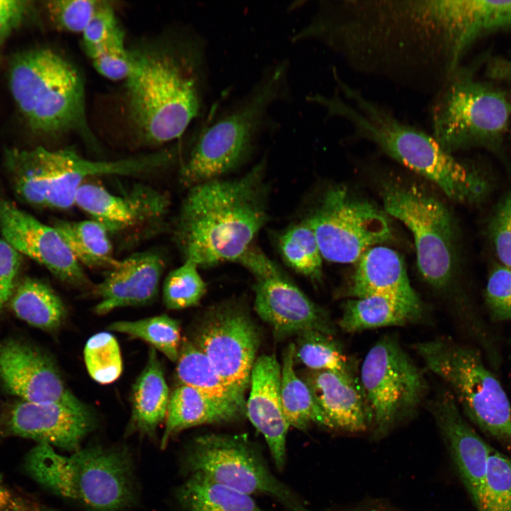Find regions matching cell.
Listing matches in <instances>:
<instances>
[{"label":"cell","mask_w":511,"mask_h":511,"mask_svg":"<svg viewBox=\"0 0 511 511\" xmlns=\"http://www.w3.org/2000/svg\"><path fill=\"white\" fill-rule=\"evenodd\" d=\"M456 16V0L322 1L292 40H317L358 73L434 95L466 53Z\"/></svg>","instance_id":"1"},{"label":"cell","mask_w":511,"mask_h":511,"mask_svg":"<svg viewBox=\"0 0 511 511\" xmlns=\"http://www.w3.org/2000/svg\"><path fill=\"white\" fill-rule=\"evenodd\" d=\"M265 160L241 177L220 178L189 188L175 238L185 260L210 267L237 261L267 222Z\"/></svg>","instance_id":"2"},{"label":"cell","mask_w":511,"mask_h":511,"mask_svg":"<svg viewBox=\"0 0 511 511\" xmlns=\"http://www.w3.org/2000/svg\"><path fill=\"white\" fill-rule=\"evenodd\" d=\"M204 44L186 40L172 50L131 52L126 79L129 116L148 145L180 137L199 116L204 102L207 63Z\"/></svg>","instance_id":"3"},{"label":"cell","mask_w":511,"mask_h":511,"mask_svg":"<svg viewBox=\"0 0 511 511\" xmlns=\"http://www.w3.org/2000/svg\"><path fill=\"white\" fill-rule=\"evenodd\" d=\"M352 136L375 144L387 155L434 182L450 199L463 203L481 200L488 190L485 179L446 151L428 133L405 123L366 97L353 92L338 110Z\"/></svg>","instance_id":"4"},{"label":"cell","mask_w":511,"mask_h":511,"mask_svg":"<svg viewBox=\"0 0 511 511\" xmlns=\"http://www.w3.org/2000/svg\"><path fill=\"white\" fill-rule=\"evenodd\" d=\"M289 62L268 67L251 88L201 128L180 170L190 188L219 179L241 165L272 125L270 111L289 91Z\"/></svg>","instance_id":"5"},{"label":"cell","mask_w":511,"mask_h":511,"mask_svg":"<svg viewBox=\"0 0 511 511\" xmlns=\"http://www.w3.org/2000/svg\"><path fill=\"white\" fill-rule=\"evenodd\" d=\"M175 150L114 160H92L72 148L6 150V166L13 187L23 201L40 207L67 209L75 205L79 187L99 176L143 177L167 167Z\"/></svg>","instance_id":"6"},{"label":"cell","mask_w":511,"mask_h":511,"mask_svg":"<svg viewBox=\"0 0 511 511\" xmlns=\"http://www.w3.org/2000/svg\"><path fill=\"white\" fill-rule=\"evenodd\" d=\"M23 468L45 490L91 511H121L136 500L133 461L124 448L94 446L64 456L38 444Z\"/></svg>","instance_id":"7"},{"label":"cell","mask_w":511,"mask_h":511,"mask_svg":"<svg viewBox=\"0 0 511 511\" xmlns=\"http://www.w3.org/2000/svg\"><path fill=\"white\" fill-rule=\"evenodd\" d=\"M9 86L33 132L49 136L74 132L93 143L83 80L61 55L44 48L18 54L10 67Z\"/></svg>","instance_id":"8"},{"label":"cell","mask_w":511,"mask_h":511,"mask_svg":"<svg viewBox=\"0 0 511 511\" xmlns=\"http://www.w3.org/2000/svg\"><path fill=\"white\" fill-rule=\"evenodd\" d=\"M427 368L450 387L461 410L489 437L511 449V405L475 349L449 338L415 345Z\"/></svg>","instance_id":"9"},{"label":"cell","mask_w":511,"mask_h":511,"mask_svg":"<svg viewBox=\"0 0 511 511\" xmlns=\"http://www.w3.org/2000/svg\"><path fill=\"white\" fill-rule=\"evenodd\" d=\"M182 466L188 474L201 472L214 482L248 495H266L287 511H312L271 472L261 449L245 435L207 433L185 449Z\"/></svg>","instance_id":"10"},{"label":"cell","mask_w":511,"mask_h":511,"mask_svg":"<svg viewBox=\"0 0 511 511\" xmlns=\"http://www.w3.org/2000/svg\"><path fill=\"white\" fill-rule=\"evenodd\" d=\"M429 115L431 135L451 153L501 136L511 103L499 90L457 72L434 95Z\"/></svg>","instance_id":"11"},{"label":"cell","mask_w":511,"mask_h":511,"mask_svg":"<svg viewBox=\"0 0 511 511\" xmlns=\"http://www.w3.org/2000/svg\"><path fill=\"white\" fill-rule=\"evenodd\" d=\"M361 383L375 440L412 417L427 388L419 368L392 335L381 337L368 351L361 368Z\"/></svg>","instance_id":"12"},{"label":"cell","mask_w":511,"mask_h":511,"mask_svg":"<svg viewBox=\"0 0 511 511\" xmlns=\"http://www.w3.org/2000/svg\"><path fill=\"white\" fill-rule=\"evenodd\" d=\"M382 199L385 211L412 233L423 278L436 288L444 287L451 279L454 264V228L447 207L414 185L386 184Z\"/></svg>","instance_id":"13"},{"label":"cell","mask_w":511,"mask_h":511,"mask_svg":"<svg viewBox=\"0 0 511 511\" xmlns=\"http://www.w3.org/2000/svg\"><path fill=\"white\" fill-rule=\"evenodd\" d=\"M306 220L322 258L334 263H356L366 251L391 237L383 212L342 186L326 191Z\"/></svg>","instance_id":"14"},{"label":"cell","mask_w":511,"mask_h":511,"mask_svg":"<svg viewBox=\"0 0 511 511\" xmlns=\"http://www.w3.org/2000/svg\"><path fill=\"white\" fill-rule=\"evenodd\" d=\"M193 344L224 381L245 399L260 345L259 331L250 317L238 307H216L199 325Z\"/></svg>","instance_id":"15"},{"label":"cell","mask_w":511,"mask_h":511,"mask_svg":"<svg viewBox=\"0 0 511 511\" xmlns=\"http://www.w3.org/2000/svg\"><path fill=\"white\" fill-rule=\"evenodd\" d=\"M0 231L20 254L40 263L60 281L77 288L90 285L82 265L53 226L0 199Z\"/></svg>","instance_id":"16"},{"label":"cell","mask_w":511,"mask_h":511,"mask_svg":"<svg viewBox=\"0 0 511 511\" xmlns=\"http://www.w3.org/2000/svg\"><path fill=\"white\" fill-rule=\"evenodd\" d=\"M0 379L9 392L21 401L87 407L67 388L51 359L21 341L0 342Z\"/></svg>","instance_id":"17"},{"label":"cell","mask_w":511,"mask_h":511,"mask_svg":"<svg viewBox=\"0 0 511 511\" xmlns=\"http://www.w3.org/2000/svg\"><path fill=\"white\" fill-rule=\"evenodd\" d=\"M254 309L278 339L315 330L334 336L336 329L322 307L309 300L279 268L256 279Z\"/></svg>","instance_id":"18"},{"label":"cell","mask_w":511,"mask_h":511,"mask_svg":"<svg viewBox=\"0 0 511 511\" xmlns=\"http://www.w3.org/2000/svg\"><path fill=\"white\" fill-rule=\"evenodd\" d=\"M169 204L166 194L143 185H136L128 193L118 195L99 185L85 182L75 198V205L102 224L109 234L138 231L159 221Z\"/></svg>","instance_id":"19"},{"label":"cell","mask_w":511,"mask_h":511,"mask_svg":"<svg viewBox=\"0 0 511 511\" xmlns=\"http://www.w3.org/2000/svg\"><path fill=\"white\" fill-rule=\"evenodd\" d=\"M95 426V417L88 407L79 409L57 403L20 401L10 409L4 432L74 452L80 449L81 442Z\"/></svg>","instance_id":"20"},{"label":"cell","mask_w":511,"mask_h":511,"mask_svg":"<svg viewBox=\"0 0 511 511\" xmlns=\"http://www.w3.org/2000/svg\"><path fill=\"white\" fill-rule=\"evenodd\" d=\"M429 409L460 479L473 501L493 448L466 420L451 391L439 392Z\"/></svg>","instance_id":"21"},{"label":"cell","mask_w":511,"mask_h":511,"mask_svg":"<svg viewBox=\"0 0 511 511\" xmlns=\"http://www.w3.org/2000/svg\"><path fill=\"white\" fill-rule=\"evenodd\" d=\"M165 266L163 256L154 251L116 260L94 288L99 298L94 312L104 315L117 308L148 304L158 295Z\"/></svg>","instance_id":"22"},{"label":"cell","mask_w":511,"mask_h":511,"mask_svg":"<svg viewBox=\"0 0 511 511\" xmlns=\"http://www.w3.org/2000/svg\"><path fill=\"white\" fill-rule=\"evenodd\" d=\"M280 379L281 365L275 354L257 358L251 372L246 415L263 436L275 466L282 471L290 426L281 403Z\"/></svg>","instance_id":"23"},{"label":"cell","mask_w":511,"mask_h":511,"mask_svg":"<svg viewBox=\"0 0 511 511\" xmlns=\"http://www.w3.org/2000/svg\"><path fill=\"white\" fill-rule=\"evenodd\" d=\"M304 381L334 429L361 433L371 428L369 407L354 376L311 370Z\"/></svg>","instance_id":"24"},{"label":"cell","mask_w":511,"mask_h":511,"mask_svg":"<svg viewBox=\"0 0 511 511\" xmlns=\"http://www.w3.org/2000/svg\"><path fill=\"white\" fill-rule=\"evenodd\" d=\"M346 290L352 298L380 295L407 302L421 301L412 287L401 256L388 247L375 246L358 259Z\"/></svg>","instance_id":"25"},{"label":"cell","mask_w":511,"mask_h":511,"mask_svg":"<svg viewBox=\"0 0 511 511\" xmlns=\"http://www.w3.org/2000/svg\"><path fill=\"white\" fill-rule=\"evenodd\" d=\"M170 396L163 366L156 350L150 348L146 365L133 385L129 431L153 436L166 417Z\"/></svg>","instance_id":"26"},{"label":"cell","mask_w":511,"mask_h":511,"mask_svg":"<svg viewBox=\"0 0 511 511\" xmlns=\"http://www.w3.org/2000/svg\"><path fill=\"white\" fill-rule=\"evenodd\" d=\"M243 414L241 411L219 404L193 388L180 385L170 396L161 449H165L173 436L186 429L233 422Z\"/></svg>","instance_id":"27"},{"label":"cell","mask_w":511,"mask_h":511,"mask_svg":"<svg viewBox=\"0 0 511 511\" xmlns=\"http://www.w3.org/2000/svg\"><path fill=\"white\" fill-rule=\"evenodd\" d=\"M422 314V302L371 295L344 302L338 324L344 331L354 333L415 322Z\"/></svg>","instance_id":"28"},{"label":"cell","mask_w":511,"mask_h":511,"mask_svg":"<svg viewBox=\"0 0 511 511\" xmlns=\"http://www.w3.org/2000/svg\"><path fill=\"white\" fill-rule=\"evenodd\" d=\"M176 363L180 385L193 388L218 403L246 414L245 399L224 381L207 357L193 343L182 342Z\"/></svg>","instance_id":"29"},{"label":"cell","mask_w":511,"mask_h":511,"mask_svg":"<svg viewBox=\"0 0 511 511\" xmlns=\"http://www.w3.org/2000/svg\"><path fill=\"white\" fill-rule=\"evenodd\" d=\"M182 511H266L247 494L219 484L201 472L189 474L176 490Z\"/></svg>","instance_id":"30"},{"label":"cell","mask_w":511,"mask_h":511,"mask_svg":"<svg viewBox=\"0 0 511 511\" xmlns=\"http://www.w3.org/2000/svg\"><path fill=\"white\" fill-rule=\"evenodd\" d=\"M295 360V344L290 343L283 353L280 379L281 403L289 426L304 431L314 423L334 429L307 384L296 374Z\"/></svg>","instance_id":"31"},{"label":"cell","mask_w":511,"mask_h":511,"mask_svg":"<svg viewBox=\"0 0 511 511\" xmlns=\"http://www.w3.org/2000/svg\"><path fill=\"white\" fill-rule=\"evenodd\" d=\"M11 308L18 318L28 324L49 331L60 328L67 314L62 301L50 286L29 278L14 290Z\"/></svg>","instance_id":"32"},{"label":"cell","mask_w":511,"mask_h":511,"mask_svg":"<svg viewBox=\"0 0 511 511\" xmlns=\"http://www.w3.org/2000/svg\"><path fill=\"white\" fill-rule=\"evenodd\" d=\"M53 226L82 265L108 270L116 261L110 234L98 221L56 220Z\"/></svg>","instance_id":"33"},{"label":"cell","mask_w":511,"mask_h":511,"mask_svg":"<svg viewBox=\"0 0 511 511\" xmlns=\"http://www.w3.org/2000/svg\"><path fill=\"white\" fill-rule=\"evenodd\" d=\"M295 357L312 370H329L354 376V364L332 335L310 330L298 335Z\"/></svg>","instance_id":"34"},{"label":"cell","mask_w":511,"mask_h":511,"mask_svg":"<svg viewBox=\"0 0 511 511\" xmlns=\"http://www.w3.org/2000/svg\"><path fill=\"white\" fill-rule=\"evenodd\" d=\"M281 255L292 269L314 280L322 273V256L316 236L307 220L288 229L279 238Z\"/></svg>","instance_id":"35"},{"label":"cell","mask_w":511,"mask_h":511,"mask_svg":"<svg viewBox=\"0 0 511 511\" xmlns=\"http://www.w3.org/2000/svg\"><path fill=\"white\" fill-rule=\"evenodd\" d=\"M108 329L146 341L172 362L178 358L181 346L180 323L167 314L136 321H117L109 324Z\"/></svg>","instance_id":"36"},{"label":"cell","mask_w":511,"mask_h":511,"mask_svg":"<svg viewBox=\"0 0 511 511\" xmlns=\"http://www.w3.org/2000/svg\"><path fill=\"white\" fill-rule=\"evenodd\" d=\"M473 502L478 511H511V458L493 449Z\"/></svg>","instance_id":"37"},{"label":"cell","mask_w":511,"mask_h":511,"mask_svg":"<svg viewBox=\"0 0 511 511\" xmlns=\"http://www.w3.org/2000/svg\"><path fill=\"white\" fill-rule=\"evenodd\" d=\"M198 265L189 259L166 276L163 285V300L171 310H179L197 304L207 291Z\"/></svg>","instance_id":"38"},{"label":"cell","mask_w":511,"mask_h":511,"mask_svg":"<svg viewBox=\"0 0 511 511\" xmlns=\"http://www.w3.org/2000/svg\"><path fill=\"white\" fill-rule=\"evenodd\" d=\"M84 359L91 378L100 384L116 380L123 370V362L119 343L109 332H99L92 336L84 348Z\"/></svg>","instance_id":"39"},{"label":"cell","mask_w":511,"mask_h":511,"mask_svg":"<svg viewBox=\"0 0 511 511\" xmlns=\"http://www.w3.org/2000/svg\"><path fill=\"white\" fill-rule=\"evenodd\" d=\"M96 70L111 80L127 78L131 68V52L125 47L124 33L119 28L101 43L85 50Z\"/></svg>","instance_id":"40"},{"label":"cell","mask_w":511,"mask_h":511,"mask_svg":"<svg viewBox=\"0 0 511 511\" xmlns=\"http://www.w3.org/2000/svg\"><path fill=\"white\" fill-rule=\"evenodd\" d=\"M99 1L53 0L46 4L52 21L60 28L82 33L97 11Z\"/></svg>","instance_id":"41"},{"label":"cell","mask_w":511,"mask_h":511,"mask_svg":"<svg viewBox=\"0 0 511 511\" xmlns=\"http://www.w3.org/2000/svg\"><path fill=\"white\" fill-rule=\"evenodd\" d=\"M485 302L494 321H511L510 268L500 264L491 270L485 286Z\"/></svg>","instance_id":"42"},{"label":"cell","mask_w":511,"mask_h":511,"mask_svg":"<svg viewBox=\"0 0 511 511\" xmlns=\"http://www.w3.org/2000/svg\"><path fill=\"white\" fill-rule=\"evenodd\" d=\"M490 234L500 263L511 268V190L495 209L490 224Z\"/></svg>","instance_id":"43"},{"label":"cell","mask_w":511,"mask_h":511,"mask_svg":"<svg viewBox=\"0 0 511 511\" xmlns=\"http://www.w3.org/2000/svg\"><path fill=\"white\" fill-rule=\"evenodd\" d=\"M119 28L112 7L106 1H101L82 33L84 50L101 43Z\"/></svg>","instance_id":"44"},{"label":"cell","mask_w":511,"mask_h":511,"mask_svg":"<svg viewBox=\"0 0 511 511\" xmlns=\"http://www.w3.org/2000/svg\"><path fill=\"white\" fill-rule=\"evenodd\" d=\"M20 265V253L0 239V309L12 296Z\"/></svg>","instance_id":"45"},{"label":"cell","mask_w":511,"mask_h":511,"mask_svg":"<svg viewBox=\"0 0 511 511\" xmlns=\"http://www.w3.org/2000/svg\"><path fill=\"white\" fill-rule=\"evenodd\" d=\"M33 9L28 1H0V42L21 26Z\"/></svg>","instance_id":"46"},{"label":"cell","mask_w":511,"mask_h":511,"mask_svg":"<svg viewBox=\"0 0 511 511\" xmlns=\"http://www.w3.org/2000/svg\"><path fill=\"white\" fill-rule=\"evenodd\" d=\"M0 511H56L0 483Z\"/></svg>","instance_id":"47"},{"label":"cell","mask_w":511,"mask_h":511,"mask_svg":"<svg viewBox=\"0 0 511 511\" xmlns=\"http://www.w3.org/2000/svg\"><path fill=\"white\" fill-rule=\"evenodd\" d=\"M490 75L493 77L511 82V60L499 59L490 67Z\"/></svg>","instance_id":"48"},{"label":"cell","mask_w":511,"mask_h":511,"mask_svg":"<svg viewBox=\"0 0 511 511\" xmlns=\"http://www.w3.org/2000/svg\"><path fill=\"white\" fill-rule=\"evenodd\" d=\"M341 511H398L397 509L380 502H368L348 507Z\"/></svg>","instance_id":"49"}]
</instances>
